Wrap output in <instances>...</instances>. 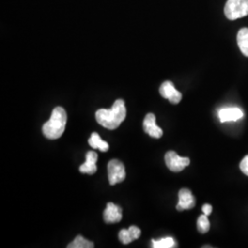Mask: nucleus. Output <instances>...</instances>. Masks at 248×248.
<instances>
[{
  "label": "nucleus",
  "instance_id": "obj_8",
  "mask_svg": "<svg viewBox=\"0 0 248 248\" xmlns=\"http://www.w3.org/2000/svg\"><path fill=\"white\" fill-rule=\"evenodd\" d=\"M143 131L146 133H148L151 137L159 139L163 135V131L162 129L158 127L155 124V116L153 113H148L145 116L143 120Z\"/></svg>",
  "mask_w": 248,
  "mask_h": 248
},
{
  "label": "nucleus",
  "instance_id": "obj_12",
  "mask_svg": "<svg viewBox=\"0 0 248 248\" xmlns=\"http://www.w3.org/2000/svg\"><path fill=\"white\" fill-rule=\"evenodd\" d=\"M237 44L240 51L248 57V28H242L237 33Z\"/></svg>",
  "mask_w": 248,
  "mask_h": 248
},
{
  "label": "nucleus",
  "instance_id": "obj_20",
  "mask_svg": "<svg viewBox=\"0 0 248 248\" xmlns=\"http://www.w3.org/2000/svg\"><path fill=\"white\" fill-rule=\"evenodd\" d=\"M202 212H203L204 214L205 215H210L212 212H213V207H212V205H210V204H204L203 206H202Z\"/></svg>",
  "mask_w": 248,
  "mask_h": 248
},
{
  "label": "nucleus",
  "instance_id": "obj_14",
  "mask_svg": "<svg viewBox=\"0 0 248 248\" xmlns=\"http://www.w3.org/2000/svg\"><path fill=\"white\" fill-rule=\"evenodd\" d=\"M68 248H93L94 244L89 240L85 239L83 236L78 235L75 240L71 242L68 246Z\"/></svg>",
  "mask_w": 248,
  "mask_h": 248
},
{
  "label": "nucleus",
  "instance_id": "obj_18",
  "mask_svg": "<svg viewBox=\"0 0 248 248\" xmlns=\"http://www.w3.org/2000/svg\"><path fill=\"white\" fill-rule=\"evenodd\" d=\"M128 230L130 232V234H131V237H132L133 241L137 240L140 237V235H141L140 228H138L136 226H131Z\"/></svg>",
  "mask_w": 248,
  "mask_h": 248
},
{
  "label": "nucleus",
  "instance_id": "obj_5",
  "mask_svg": "<svg viewBox=\"0 0 248 248\" xmlns=\"http://www.w3.org/2000/svg\"><path fill=\"white\" fill-rule=\"evenodd\" d=\"M167 167L173 172H180L188 167L190 160L187 157H181L174 151H169L165 155Z\"/></svg>",
  "mask_w": 248,
  "mask_h": 248
},
{
  "label": "nucleus",
  "instance_id": "obj_19",
  "mask_svg": "<svg viewBox=\"0 0 248 248\" xmlns=\"http://www.w3.org/2000/svg\"><path fill=\"white\" fill-rule=\"evenodd\" d=\"M240 169L241 171L248 177V155L244 157V159L240 163Z\"/></svg>",
  "mask_w": 248,
  "mask_h": 248
},
{
  "label": "nucleus",
  "instance_id": "obj_10",
  "mask_svg": "<svg viewBox=\"0 0 248 248\" xmlns=\"http://www.w3.org/2000/svg\"><path fill=\"white\" fill-rule=\"evenodd\" d=\"M218 116L221 123H226L238 121L243 118L244 113L239 108H225L219 110Z\"/></svg>",
  "mask_w": 248,
  "mask_h": 248
},
{
  "label": "nucleus",
  "instance_id": "obj_16",
  "mask_svg": "<svg viewBox=\"0 0 248 248\" xmlns=\"http://www.w3.org/2000/svg\"><path fill=\"white\" fill-rule=\"evenodd\" d=\"M197 227L201 233H206L210 230L211 224L207 215H201L197 221Z\"/></svg>",
  "mask_w": 248,
  "mask_h": 248
},
{
  "label": "nucleus",
  "instance_id": "obj_9",
  "mask_svg": "<svg viewBox=\"0 0 248 248\" xmlns=\"http://www.w3.org/2000/svg\"><path fill=\"white\" fill-rule=\"evenodd\" d=\"M104 221L107 223H115L122 221L123 211L122 208L116 204L109 202L107 204L106 209L103 213Z\"/></svg>",
  "mask_w": 248,
  "mask_h": 248
},
{
  "label": "nucleus",
  "instance_id": "obj_2",
  "mask_svg": "<svg viewBox=\"0 0 248 248\" xmlns=\"http://www.w3.org/2000/svg\"><path fill=\"white\" fill-rule=\"evenodd\" d=\"M67 121L65 109L62 107H56L52 112L50 120L43 126V133L50 140H55L62 136Z\"/></svg>",
  "mask_w": 248,
  "mask_h": 248
},
{
  "label": "nucleus",
  "instance_id": "obj_7",
  "mask_svg": "<svg viewBox=\"0 0 248 248\" xmlns=\"http://www.w3.org/2000/svg\"><path fill=\"white\" fill-rule=\"evenodd\" d=\"M196 205V199L192 195L191 191L187 188H182L178 192V203L177 205V210L182 212L184 210H190L194 208Z\"/></svg>",
  "mask_w": 248,
  "mask_h": 248
},
{
  "label": "nucleus",
  "instance_id": "obj_13",
  "mask_svg": "<svg viewBox=\"0 0 248 248\" xmlns=\"http://www.w3.org/2000/svg\"><path fill=\"white\" fill-rule=\"evenodd\" d=\"M89 145L94 149H99L101 152H107L108 150V142L103 141L97 133L91 134L89 140Z\"/></svg>",
  "mask_w": 248,
  "mask_h": 248
},
{
  "label": "nucleus",
  "instance_id": "obj_4",
  "mask_svg": "<svg viewBox=\"0 0 248 248\" xmlns=\"http://www.w3.org/2000/svg\"><path fill=\"white\" fill-rule=\"evenodd\" d=\"M108 177L111 186L123 182L126 177L124 164L117 159L109 161L108 164Z\"/></svg>",
  "mask_w": 248,
  "mask_h": 248
},
{
  "label": "nucleus",
  "instance_id": "obj_3",
  "mask_svg": "<svg viewBox=\"0 0 248 248\" xmlns=\"http://www.w3.org/2000/svg\"><path fill=\"white\" fill-rule=\"evenodd\" d=\"M224 14L230 20L244 18L248 15V0H227Z\"/></svg>",
  "mask_w": 248,
  "mask_h": 248
},
{
  "label": "nucleus",
  "instance_id": "obj_15",
  "mask_svg": "<svg viewBox=\"0 0 248 248\" xmlns=\"http://www.w3.org/2000/svg\"><path fill=\"white\" fill-rule=\"evenodd\" d=\"M152 247L154 248H176V242L173 237H165L157 241L152 240Z\"/></svg>",
  "mask_w": 248,
  "mask_h": 248
},
{
  "label": "nucleus",
  "instance_id": "obj_11",
  "mask_svg": "<svg viewBox=\"0 0 248 248\" xmlns=\"http://www.w3.org/2000/svg\"><path fill=\"white\" fill-rule=\"evenodd\" d=\"M97 160L98 155L93 151H89L86 155V162L79 168L81 173H86L89 175H93L97 172Z\"/></svg>",
  "mask_w": 248,
  "mask_h": 248
},
{
  "label": "nucleus",
  "instance_id": "obj_17",
  "mask_svg": "<svg viewBox=\"0 0 248 248\" xmlns=\"http://www.w3.org/2000/svg\"><path fill=\"white\" fill-rule=\"evenodd\" d=\"M119 239L124 245H128V244L133 242V239H132L131 234H130V232L128 229L121 230V232H119Z\"/></svg>",
  "mask_w": 248,
  "mask_h": 248
},
{
  "label": "nucleus",
  "instance_id": "obj_1",
  "mask_svg": "<svg viewBox=\"0 0 248 248\" xmlns=\"http://www.w3.org/2000/svg\"><path fill=\"white\" fill-rule=\"evenodd\" d=\"M126 108L123 99H117L110 109L101 108L96 112L98 124L108 130H115L125 120Z\"/></svg>",
  "mask_w": 248,
  "mask_h": 248
},
{
  "label": "nucleus",
  "instance_id": "obj_6",
  "mask_svg": "<svg viewBox=\"0 0 248 248\" xmlns=\"http://www.w3.org/2000/svg\"><path fill=\"white\" fill-rule=\"evenodd\" d=\"M160 95L169 99L172 104H178L182 99V94L176 89L171 81H165L159 89Z\"/></svg>",
  "mask_w": 248,
  "mask_h": 248
}]
</instances>
